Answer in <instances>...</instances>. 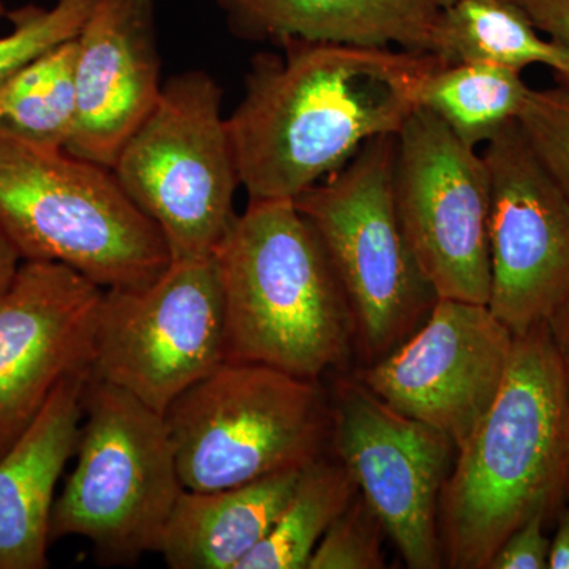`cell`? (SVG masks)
I'll return each instance as SVG.
<instances>
[{"label":"cell","mask_w":569,"mask_h":569,"mask_svg":"<svg viewBox=\"0 0 569 569\" xmlns=\"http://www.w3.org/2000/svg\"><path fill=\"white\" fill-rule=\"evenodd\" d=\"M261 52L227 118L249 201H295L373 138L397 134L440 66L427 52L288 40Z\"/></svg>","instance_id":"6da1fadb"},{"label":"cell","mask_w":569,"mask_h":569,"mask_svg":"<svg viewBox=\"0 0 569 569\" xmlns=\"http://www.w3.org/2000/svg\"><path fill=\"white\" fill-rule=\"evenodd\" d=\"M569 500V380L548 321L515 336L497 399L438 503L445 567L489 569L509 535Z\"/></svg>","instance_id":"7a4b0ae2"},{"label":"cell","mask_w":569,"mask_h":569,"mask_svg":"<svg viewBox=\"0 0 569 569\" xmlns=\"http://www.w3.org/2000/svg\"><path fill=\"white\" fill-rule=\"evenodd\" d=\"M223 301L224 361L318 380L355 348L346 291L295 201H249L213 252Z\"/></svg>","instance_id":"3957f363"},{"label":"cell","mask_w":569,"mask_h":569,"mask_svg":"<svg viewBox=\"0 0 569 569\" xmlns=\"http://www.w3.org/2000/svg\"><path fill=\"white\" fill-rule=\"evenodd\" d=\"M0 228L22 261L69 266L104 290L144 287L171 263L111 170L2 132Z\"/></svg>","instance_id":"277c9868"},{"label":"cell","mask_w":569,"mask_h":569,"mask_svg":"<svg viewBox=\"0 0 569 569\" xmlns=\"http://www.w3.org/2000/svg\"><path fill=\"white\" fill-rule=\"evenodd\" d=\"M74 458L52 508L51 541L86 539L112 567L159 552L186 490L164 415L91 376Z\"/></svg>","instance_id":"5b68a950"},{"label":"cell","mask_w":569,"mask_h":569,"mask_svg":"<svg viewBox=\"0 0 569 569\" xmlns=\"http://www.w3.org/2000/svg\"><path fill=\"white\" fill-rule=\"evenodd\" d=\"M186 489L236 488L302 470L331 445V400L318 380L223 361L164 411Z\"/></svg>","instance_id":"8992f818"},{"label":"cell","mask_w":569,"mask_h":569,"mask_svg":"<svg viewBox=\"0 0 569 569\" xmlns=\"http://www.w3.org/2000/svg\"><path fill=\"white\" fill-rule=\"evenodd\" d=\"M396 148V134L373 138L342 170L295 200L342 283L366 366L406 342L438 299L397 216Z\"/></svg>","instance_id":"52a82bcc"},{"label":"cell","mask_w":569,"mask_h":569,"mask_svg":"<svg viewBox=\"0 0 569 569\" xmlns=\"http://www.w3.org/2000/svg\"><path fill=\"white\" fill-rule=\"evenodd\" d=\"M111 171L157 224L171 260L212 257L238 216L241 182L222 89L211 74L189 70L164 81Z\"/></svg>","instance_id":"ba28073f"},{"label":"cell","mask_w":569,"mask_h":569,"mask_svg":"<svg viewBox=\"0 0 569 569\" xmlns=\"http://www.w3.org/2000/svg\"><path fill=\"white\" fill-rule=\"evenodd\" d=\"M223 361L222 288L213 254L171 260L144 287L104 290L92 377L164 415Z\"/></svg>","instance_id":"9c48e42d"},{"label":"cell","mask_w":569,"mask_h":569,"mask_svg":"<svg viewBox=\"0 0 569 569\" xmlns=\"http://www.w3.org/2000/svg\"><path fill=\"white\" fill-rule=\"evenodd\" d=\"M395 200L438 298L488 305L490 179L485 157L417 108L396 134Z\"/></svg>","instance_id":"30bf717a"},{"label":"cell","mask_w":569,"mask_h":569,"mask_svg":"<svg viewBox=\"0 0 569 569\" xmlns=\"http://www.w3.org/2000/svg\"><path fill=\"white\" fill-rule=\"evenodd\" d=\"M331 417L337 460L407 567H445L438 503L455 466V443L433 427L392 410L359 378L337 383Z\"/></svg>","instance_id":"8fae6325"},{"label":"cell","mask_w":569,"mask_h":569,"mask_svg":"<svg viewBox=\"0 0 569 569\" xmlns=\"http://www.w3.org/2000/svg\"><path fill=\"white\" fill-rule=\"evenodd\" d=\"M490 179L489 309L515 336L546 323L569 295V200L518 121L486 142Z\"/></svg>","instance_id":"7c38bea8"},{"label":"cell","mask_w":569,"mask_h":569,"mask_svg":"<svg viewBox=\"0 0 569 569\" xmlns=\"http://www.w3.org/2000/svg\"><path fill=\"white\" fill-rule=\"evenodd\" d=\"M515 335L488 305L438 298L406 342L359 380L392 410L463 447L503 385Z\"/></svg>","instance_id":"4fadbf2b"},{"label":"cell","mask_w":569,"mask_h":569,"mask_svg":"<svg viewBox=\"0 0 569 569\" xmlns=\"http://www.w3.org/2000/svg\"><path fill=\"white\" fill-rule=\"evenodd\" d=\"M103 295L52 261H22L0 295V458L63 380L92 372Z\"/></svg>","instance_id":"5bb4252c"},{"label":"cell","mask_w":569,"mask_h":569,"mask_svg":"<svg viewBox=\"0 0 569 569\" xmlns=\"http://www.w3.org/2000/svg\"><path fill=\"white\" fill-rule=\"evenodd\" d=\"M74 40L77 122L66 151L111 170L162 93L153 0H99Z\"/></svg>","instance_id":"9a60e30c"},{"label":"cell","mask_w":569,"mask_h":569,"mask_svg":"<svg viewBox=\"0 0 569 569\" xmlns=\"http://www.w3.org/2000/svg\"><path fill=\"white\" fill-rule=\"evenodd\" d=\"M91 373L63 380L0 458V569L48 568L59 479L77 451Z\"/></svg>","instance_id":"2e32d148"},{"label":"cell","mask_w":569,"mask_h":569,"mask_svg":"<svg viewBox=\"0 0 569 569\" xmlns=\"http://www.w3.org/2000/svg\"><path fill=\"white\" fill-rule=\"evenodd\" d=\"M236 36L253 41H329L432 54V0H216Z\"/></svg>","instance_id":"e0dca14e"},{"label":"cell","mask_w":569,"mask_h":569,"mask_svg":"<svg viewBox=\"0 0 569 569\" xmlns=\"http://www.w3.org/2000/svg\"><path fill=\"white\" fill-rule=\"evenodd\" d=\"M301 470L236 488L183 490L160 541L171 569H239L271 531Z\"/></svg>","instance_id":"ac0fdd59"},{"label":"cell","mask_w":569,"mask_h":569,"mask_svg":"<svg viewBox=\"0 0 569 569\" xmlns=\"http://www.w3.org/2000/svg\"><path fill=\"white\" fill-rule=\"evenodd\" d=\"M432 56L441 66L490 62L520 71L546 66L569 86L568 52L542 39L508 0H458L438 11Z\"/></svg>","instance_id":"d6986e66"},{"label":"cell","mask_w":569,"mask_h":569,"mask_svg":"<svg viewBox=\"0 0 569 569\" xmlns=\"http://www.w3.org/2000/svg\"><path fill=\"white\" fill-rule=\"evenodd\" d=\"M530 91L522 71L511 67L440 63L422 82L418 107L433 112L460 141L477 149L518 121Z\"/></svg>","instance_id":"ffe728a7"},{"label":"cell","mask_w":569,"mask_h":569,"mask_svg":"<svg viewBox=\"0 0 569 569\" xmlns=\"http://www.w3.org/2000/svg\"><path fill=\"white\" fill-rule=\"evenodd\" d=\"M74 39L44 51L0 82V132L40 148H67L77 122Z\"/></svg>","instance_id":"44dd1931"},{"label":"cell","mask_w":569,"mask_h":569,"mask_svg":"<svg viewBox=\"0 0 569 569\" xmlns=\"http://www.w3.org/2000/svg\"><path fill=\"white\" fill-rule=\"evenodd\" d=\"M356 493L353 478L339 460L323 456L309 463L271 531L239 569H307L326 530Z\"/></svg>","instance_id":"7402d4cb"},{"label":"cell","mask_w":569,"mask_h":569,"mask_svg":"<svg viewBox=\"0 0 569 569\" xmlns=\"http://www.w3.org/2000/svg\"><path fill=\"white\" fill-rule=\"evenodd\" d=\"M99 0H56L50 9L26 6L7 14L11 31L0 37V82L44 51L74 39Z\"/></svg>","instance_id":"603a6c76"},{"label":"cell","mask_w":569,"mask_h":569,"mask_svg":"<svg viewBox=\"0 0 569 569\" xmlns=\"http://www.w3.org/2000/svg\"><path fill=\"white\" fill-rule=\"evenodd\" d=\"M380 520L356 493L346 511L326 530L307 569H381L387 567Z\"/></svg>","instance_id":"cb8c5ba5"},{"label":"cell","mask_w":569,"mask_h":569,"mask_svg":"<svg viewBox=\"0 0 569 569\" xmlns=\"http://www.w3.org/2000/svg\"><path fill=\"white\" fill-rule=\"evenodd\" d=\"M518 122L531 151L569 200V86L531 89Z\"/></svg>","instance_id":"d4e9b609"},{"label":"cell","mask_w":569,"mask_h":569,"mask_svg":"<svg viewBox=\"0 0 569 569\" xmlns=\"http://www.w3.org/2000/svg\"><path fill=\"white\" fill-rule=\"evenodd\" d=\"M549 518L535 515L512 531L490 561L489 569H548L550 539L545 526Z\"/></svg>","instance_id":"484cf974"},{"label":"cell","mask_w":569,"mask_h":569,"mask_svg":"<svg viewBox=\"0 0 569 569\" xmlns=\"http://www.w3.org/2000/svg\"><path fill=\"white\" fill-rule=\"evenodd\" d=\"M569 54V0H508Z\"/></svg>","instance_id":"4316f807"},{"label":"cell","mask_w":569,"mask_h":569,"mask_svg":"<svg viewBox=\"0 0 569 569\" xmlns=\"http://www.w3.org/2000/svg\"><path fill=\"white\" fill-rule=\"evenodd\" d=\"M549 569H569V500L559 511V526L550 541Z\"/></svg>","instance_id":"83f0119b"},{"label":"cell","mask_w":569,"mask_h":569,"mask_svg":"<svg viewBox=\"0 0 569 569\" xmlns=\"http://www.w3.org/2000/svg\"><path fill=\"white\" fill-rule=\"evenodd\" d=\"M550 336L563 359L569 380V295L548 321Z\"/></svg>","instance_id":"f1b7e54d"},{"label":"cell","mask_w":569,"mask_h":569,"mask_svg":"<svg viewBox=\"0 0 569 569\" xmlns=\"http://www.w3.org/2000/svg\"><path fill=\"white\" fill-rule=\"evenodd\" d=\"M21 263L20 252H18L17 247L11 244L10 239L0 228V295L7 290Z\"/></svg>","instance_id":"f546056e"},{"label":"cell","mask_w":569,"mask_h":569,"mask_svg":"<svg viewBox=\"0 0 569 569\" xmlns=\"http://www.w3.org/2000/svg\"><path fill=\"white\" fill-rule=\"evenodd\" d=\"M455 2H458V0H432L433 6H436L438 10L447 9V7L452 6Z\"/></svg>","instance_id":"4dcf8cb0"},{"label":"cell","mask_w":569,"mask_h":569,"mask_svg":"<svg viewBox=\"0 0 569 569\" xmlns=\"http://www.w3.org/2000/svg\"><path fill=\"white\" fill-rule=\"evenodd\" d=\"M6 2L7 0H0V20L9 14V11H7Z\"/></svg>","instance_id":"1f68e13d"}]
</instances>
